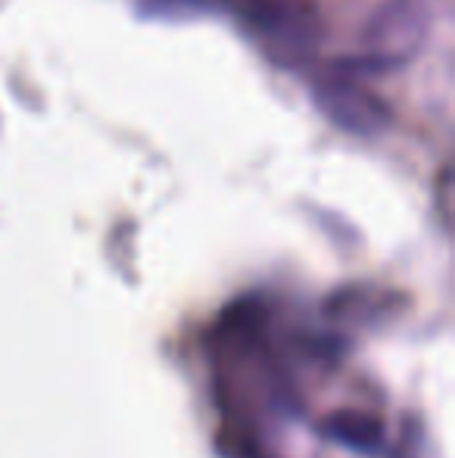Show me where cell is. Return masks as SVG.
I'll use <instances>...</instances> for the list:
<instances>
[{
    "mask_svg": "<svg viewBox=\"0 0 455 458\" xmlns=\"http://www.w3.org/2000/svg\"><path fill=\"white\" fill-rule=\"evenodd\" d=\"M312 100L331 125H337L346 134H358V138H375L393 119V113L381 97L346 79L322 81L312 91Z\"/></svg>",
    "mask_w": 455,
    "mask_h": 458,
    "instance_id": "7a4b0ae2",
    "label": "cell"
},
{
    "mask_svg": "<svg viewBox=\"0 0 455 458\" xmlns=\"http://www.w3.org/2000/svg\"><path fill=\"white\" fill-rule=\"evenodd\" d=\"M431 19L418 0H387L365 25V66L396 69L409 63L427 41Z\"/></svg>",
    "mask_w": 455,
    "mask_h": 458,
    "instance_id": "6da1fadb",
    "label": "cell"
},
{
    "mask_svg": "<svg viewBox=\"0 0 455 458\" xmlns=\"http://www.w3.org/2000/svg\"><path fill=\"white\" fill-rule=\"evenodd\" d=\"M144 4H150L153 16H165L169 10L172 16H190L203 10V0H144Z\"/></svg>",
    "mask_w": 455,
    "mask_h": 458,
    "instance_id": "3957f363",
    "label": "cell"
}]
</instances>
